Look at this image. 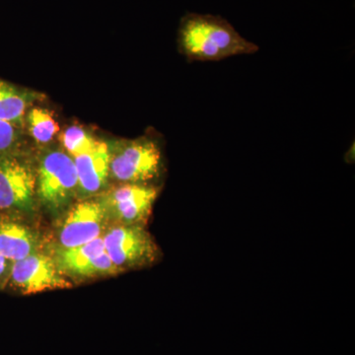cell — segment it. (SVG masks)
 I'll return each mask as SVG.
<instances>
[{
	"instance_id": "1",
	"label": "cell",
	"mask_w": 355,
	"mask_h": 355,
	"mask_svg": "<svg viewBox=\"0 0 355 355\" xmlns=\"http://www.w3.org/2000/svg\"><path fill=\"white\" fill-rule=\"evenodd\" d=\"M179 46L189 60L216 62L235 55H253L258 44L248 41L227 20L212 14L189 13L179 29Z\"/></svg>"
},
{
	"instance_id": "2",
	"label": "cell",
	"mask_w": 355,
	"mask_h": 355,
	"mask_svg": "<svg viewBox=\"0 0 355 355\" xmlns=\"http://www.w3.org/2000/svg\"><path fill=\"white\" fill-rule=\"evenodd\" d=\"M111 153L110 175L121 184H153L162 175V151L148 137L120 142Z\"/></svg>"
},
{
	"instance_id": "3",
	"label": "cell",
	"mask_w": 355,
	"mask_h": 355,
	"mask_svg": "<svg viewBox=\"0 0 355 355\" xmlns=\"http://www.w3.org/2000/svg\"><path fill=\"white\" fill-rule=\"evenodd\" d=\"M105 250L121 272L154 265L160 249L144 225L116 224L103 237Z\"/></svg>"
},
{
	"instance_id": "4",
	"label": "cell",
	"mask_w": 355,
	"mask_h": 355,
	"mask_svg": "<svg viewBox=\"0 0 355 355\" xmlns=\"http://www.w3.org/2000/svg\"><path fill=\"white\" fill-rule=\"evenodd\" d=\"M159 195L153 184H121L104 191L98 202L106 218L123 225H146Z\"/></svg>"
},
{
	"instance_id": "5",
	"label": "cell",
	"mask_w": 355,
	"mask_h": 355,
	"mask_svg": "<svg viewBox=\"0 0 355 355\" xmlns=\"http://www.w3.org/2000/svg\"><path fill=\"white\" fill-rule=\"evenodd\" d=\"M78 191V179L73 159L62 151L46 154L39 166L37 191L48 209H64Z\"/></svg>"
},
{
	"instance_id": "6",
	"label": "cell",
	"mask_w": 355,
	"mask_h": 355,
	"mask_svg": "<svg viewBox=\"0 0 355 355\" xmlns=\"http://www.w3.org/2000/svg\"><path fill=\"white\" fill-rule=\"evenodd\" d=\"M53 260L60 272L72 277H105L121 272L107 254L103 237L80 246L58 247Z\"/></svg>"
},
{
	"instance_id": "7",
	"label": "cell",
	"mask_w": 355,
	"mask_h": 355,
	"mask_svg": "<svg viewBox=\"0 0 355 355\" xmlns=\"http://www.w3.org/2000/svg\"><path fill=\"white\" fill-rule=\"evenodd\" d=\"M9 280L12 286L25 294L71 286V282L58 270L53 259L37 252L13 261Z\"/></svg>"
},
{
	"instance_id": "8",
	"label": "cell",
	"mask_w": 355,
	"mask_h": 355,
	"mask_svg": "<svg viewBox=\"0 0 355 355\" xmlns=\"http://www.w3.org/2000/svg\"><path fill=\"white\" fill-rule=\"evenodd\" d=\"M106 218L97 200H87L72 207L60 226V248L80 246L101 237Z\"/></svg>"
},
{
	"instance_id": "9",
	"label": "cell",
	"mask_w": 355,
	"mask_h": 355,
	"mask_svg": "<svg viewBox=\"0 0 355 355\" xmlns=\"http://www.w3.org/2000/svg\"><path fill=\"white\" fill-rule=\"evenodd\" d=\"M36 189L31 168L16 159L0 161V210L28 209Z\"/></svg>"
},
{
	"instance_id": "10",
	"label": "cell",
	"mask_w": 355,
	"mask_h": 355,
	"mask_svg": "<svg viewBox=\"0 0 355 355\" xmlns=\"http://www.w3.org/2000/svg\"><path fill=\"white\" fill-rule=\"evenodd\" d=\"M76 164L78 191L83 196H92L105 188L110 176V148L100 142L92 150L73 158Z\"/></svg>"
},
{
	"instance_id": "11",
	"label": "cell",
	"mask_w": 355,
	"mask_h": 355,
	"mask_svg": "<svg viewBox=\"0 0 355 355\" xmlns=\"http://www.w3.org/2000/svg\"><path fill=\"white\" fill-rule=\"evenodd\" d=\"M37 241L29 229L10 221H0V254L10 261L22 260L36 252Z\"/></svg>"
},
{
	"instance_id": "12",
	"label": "cell",
	"mask_w": 355,
	"mask_h": 355,
	"mask_svg": "<svg viewBox=\"0 0 355 355\" xmlns=\"http://www.w3.org/2000/svg\"><path fill=\"white\" fill-rule=\"evenodd\" d=\"M32 101L30 93L0 80V120L13 125H20Z\"/></svg>"
},
{
	"instance_id": "13",
	"label": "cell",
	"mask_w": 355,
	"mask_h": 355,
	"mask_svg": "<svg viewBox=\"0 0 355 355\" xmlns=\"http://www.w3.org/2000/svg\"><path fill=\"white\" fill-rule=\"evenodd\" d=\"M27 120L32 137L40 144H48L60 130L57 121L48 110L32 109Z\"/></svg>"
},
{
	"instance_id": "14",
	"label": "cell",
	"mask_w": 355,
	"mask_h": 355,
	"mask_svg": "<svg viewBox=\"0 0 355 355\" xmlns=\"http://www.w3.org/2000/svg\"><path fill=\"white\" fill-rule=\"evenodd\" d=\"M60 141L65 150L69 153V155L73 158L89 153L100 144V141H97L90 133L76 125L64 130L60 135Z\"/></svg>"
},
{
	"instance_id": "15",
	"label": "cell",
	"mask_w": 355,
	"mask_h": 355,
	"mask_svg": "<svg viewBox=\"0 0 355 355\" xmlns=\"http://www.w3.org/2000/svg\"><path fill=\"white\" fill-rule=\"evenodd\" d=\"M17 140L15 128L7 121L0 120V153L12 148Z\"/></svg>"
},
{
	"instance_id": "16",
	"label": "cell",
	"mask_w": 355,
	"mask_h": 355,
	"mask_svg": "<svg viewBox=\"0 0 355 355\" xmlns=\"http://www.w3.org/2000/svg\"><path fill=\"white\" fill-rule=\"evenodd\" d=\"M11 266L12 261L7 260L1 254H0V280L6 279L10 275Z\"/></svg>"
}]
</instances>
